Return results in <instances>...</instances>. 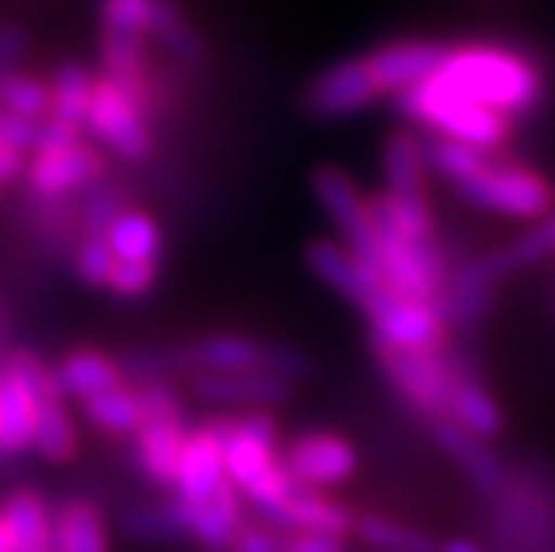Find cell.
I'll list each match as a JSON object with an SVG mask.
<instances>
[{
    "instance_id": "6da1fadb",
    "label": "cell",
    "mask_w": 555,
    "mask_h": 552,
    "mask_svg": "<svg viewBox=\"0 0 555 552\" xmlns=\"http://www.w3.org/2000/svg\"><path fill=\"white\" fill-rule=\"evenodd\" d=\"M430 79L483 108L509 115L516 126L541 115L552 87L545 62L509 40H448Z\"/></svg>"
},
{
    "instance_id": "7a4b0ae2",
    "label": "cell",
    "mask_w": 555,
    "mask_h": 552,
    "mask_svg": "<svg viewBox=\"0 0 555 552\" xmlns=\"http://www.w3.org/2000/svg\"><path fill=\"white\" fill-rule=\"evenodd\" d=\"M222 438L227 477L244 506L266 524H280L283 510L301 485L283 466V434L276 413H219L211 416Z\"/></svg>"
},
{
    "instance_id": "3957f363",
    "label": "cell",
    "mask_w": 555,
    "mask_h": 552,
    "mask_svg": "<svg viewBox=\"0 0 555 552\" xmlns=\"http://www.w3.org/2000/svg\"><path fill=\"white\" fill-rule=\"evenodd\" d=\"M395 115L405 126L420 129L423 137L455 140V144L477 147L483 155H509V144L519 129L509 115L483 108L463 93L444 90L430 76L409 93H401L395 101Z\"/></svg>"
},
{
    "instance_id": "277c9868",
    "label": "cell",
    "mask_w": 555,
    "mask_h": 552,
    "mask_svg": "<svg viewBox=\"0 0 555 552\" xmlns=\"http://www.w3.org/2000/svg\"><path fill=\"white\" fill-rule=\"evenodd\" d=\"M172 359L180 381L194 373H230V370H266L280 381L305 384L315 373V359L291 341L258 337L247 331H205L176 341Z\"/></svg>"
},
{
    "instance_id": "5b68a950",
    "label": "cell",
    "mask_w": 555,
    "mask_h": 552,
    "mask_svg": "<svg viewBox=\"0 0 555 552\" xmlns=\"http://www.w3.org/2000/svg\"><path fill=\"white\" fill-rule=\"evenodd\" d=\"M98 26L115 37L147 40L191 79L211 68V43L180 0H98Z\"/></svg>"
},
{
    "instance_id": "8992f818",
    "label": "cell",
    "mask_w": 555,
    "mask_h": 552,
    "mask_svg": "<svg viewBox=\"0 0 555 552\" xmlns=\"http://www.w3.org/2000/svg\"><path fill=\"white\" fill-rule=\"evenodd\" d=\"M466 208L505 222H545L555 213V183L538 166L513 155H488L483 166L452 191Z\"/></svg>"
},
{
    "instance_id": "52a82bcc",
    "label": "cell",
    "mask_w": 555,
    "mask_h": 552,
    "mask_svg": "<svg viewBox=\"0 0 555 552\" xmlns=\"http://www.w3.org/2000/svg\"><path fill=\"white\" fill-rule=\"evenodd\" d=\"M158 133L162 129L151 123L144 104L112 84L108 76L98 73L93 84L90 112H87V137L98 144L108 158H119L122 166H151L158 158Z\"/></svg>"
},
{
    "instance_id": "ba28073f",
    "label": "cell",
    "mask_w": 555,
    "mask_h": 552,
    "mask_svg": "<svg viewBox=\"0 0 555 552\" xmlns=\"http://www.w3.org/2000/svg\"><path fill=\"white\" fill-rule=\"evenodd\" d=\"M370 359L391 398H398V406H405V413L420 427L430 424V420H448V384H452L455 345L441 351L370 348Z\"/></svg>"
},
{
    "instance_id": "9c48e42d",
    "label": "cell",
    "mask_w": 555,
    "mask_h": 552,
    "mask_svg": "<svg viewBox=\"0 0 555 552\" xmlns=\"http://www.w3.org/2000/svg\"><path fill=\"white\" fill-rule=\"evenodd\" d=\"M380 104H387V93L376 84L365 51L326 62L301 87V112L312 123H326V126L351 123L365 112L380 108Z\"/></svg>"
},
{
    "instance_id": "30bf717a",
    "label": "cell",
    "mask_w": 555,
    "mask_h": 552,
    "mask_svg": "<svg viewBox=\"0 0 555 552\" xmlns=\"http://www.w3.org/2000/svg\"><path fill=\"white\" fill-rule=\"evenodd\" d=\"M365 348H391V351H441L455 345L441 301L412 298L401 291H387L373 312L362 316Z\"/></svg>"
},
{
    "instance_id": "8fae6325",
    "label": "cell",
    "mask_w": 555,
    "mask_h": 552,
    "mask_svg": "<svg viewBox=\"0 0 555 552\" xmlns=\"http://www.w3.org/2000/svg\"><path fill=\"white\" fill-rule=\"evenodd\" d=\"M309 191L315 197L319 213L334 227V238L348 244L351 252L362 255L373 266L376 252V216H373V197L362 191L359 180L340 166H315L309 176Z\"/></svg>"
},
{
    "instance_id": "7c38bea8",
    "label": "cell",
    "mask_w": 555,
    "mask_h": 552,
    "mask_svg": "<svg viewBox=\"0 0 555 552\" xmlns=\"http://www.w3.org/2000/svg\"><path fill=\"white\" fill-rule=\"evenodd\" d=\"M283 466L291 470V477L298 480L301 488H315V491H337L345 488L348 480L359 477L362 470V455L359 445L340 431L330 427H312V431H298L294 438L283 441Z\"/></svg>"
},
{
    "instance_id": "4fadbf2b",
    "label": "cell",
    "mask_w": 555,
    "mask_h": 552,
    "mask_svg": "<svg viewBox=\"0 0 555 552\" xmlns=\"http://www.w3.org/2000/svg\"><path fill=\"white\" fill-rule=\"evenodd\" d=\"M186 395L219 413H276L298 398V384L280 381L266 370L194 373L183 381Z\"/></svg>"
},
{
    "instance_id": "5bb4252c",
    "label": "cell",
    "mask_w": 555,
    "mask_h": 552,
    "mask_svg": "<svg viewBox=\"0 0 555 552\" xmlns=\"http://www.w3.org/2000/svg\"><path fill=\"white\" fill-rule=\"evenodd\" d=\"M502 287H505V280L499 277V269L491 266L488 252L452 258V269H448V280L441 291V309L448 316L452 334L455 337L477 334L494 316V309H499Z\"/></svg>"
},
{
    "instance_id": "9a60e30c",
    "label": "cell",
    "mask_w": 555,
    "mask_h": 552,
    "mask_svg": "<svg viewBox=\"0 0 555 552\" xmlns=\"http://www.w3.org/2000/svg\"><path fill=\"white\" fill-rule=\"evenodd\" d=\"M305 266H309V273L319 284L326 291H334V295L345 305H351L359 316L373 312L387 291H395L362 255H356L337 238H312L305 244Z\"/></svg>"
},
{
    "instance_id": "2e32d148",
    "label": "cell",
    "mask_w": 555,
    "mask_h": 552,
    "mask_svg": "<svg viewBox=\"0 0 555 552\" xmlns=\"http://www.w3.org/2000/svg\"><path fill=\"white\" fill-rule=\"evenodd\" d=\"M104 176H112L108 155H104L90 137H79L73 144L47 147V151H37V155H29L22 191L40 194V197H79L82 191H90L93 183H101Z\"/></svg>"
},
{
    "instance_id": "e0dca14e",
    "label": "cell",
    "mask_w": 555,
    "mask_h": 552,
    "mask_svg": "<svg viewBox=\"0 0 555 552\" xmlns=\"http://www.w3.org/2000/svg\"><path fill=\"white\" fill-rule=\"evenodd\" d=\"M15 216L26 238V248L47 262L51 269L73 262L76 241H79V208L76 197H40L18 187Z\"/></svg>"
},
{
    "instance_id": "ac0fdd59",
    "label": "cell",
    "mask_w": 555,
    "mask_h": 552,
    "mask_svg": "<svg viewBox=\"0 0 555 552\" xmlns=\"http://www.w3.org/2000/svg\"><path fill=\"white\" fill-rule=\"evenodd\" d=\"M423 434L480 499H494L505 488L513 466L494 441L477 438L466 427H459L455 420H430V424H423Z\"/></svg>"
},
{
    "instance_id": "d6986e66",
    "label": "cell",
    "mask_w": 555,
    "mask_h": 552,
    "mask_svg": "<svg viewBox=\"0 0 555 552\" xmlns=\"http://www.w3.org/2000/svg\"><path fill=\"white\" fill-rule=\"evenodd\" d=\"M380 194L409 205H434V172L427 158V137L401 123L380 144Z\"/></svg>"
},
{
    "instance_id": "ffe728a7",
    "label": "cell",
    "mask_w": 555,
    "mask_h": 552,
    "mask_svg": "<svg viewBox=\"0 0 555 552\" xmlns=\"http://www.w3.org/2000/svg\"><path fill=\"white\" fill-rule=\"evenodd\" d=\"M448 51V40L437 37H395L384 43H373L365 57L376 76V84L384 87L387 104H395L401 93H409L416 84H423Z\"/></svg>"
},
{
    "instance_id": "44dd1931",
    "label": "cell",
    "mask_w": 555,
    "mask_h": 552,
    "mask_svg": "<svg viewBox=\"0 0 555 552\" xmlns=\"http://www.w3.org/2000/svg\"><path fill=\"white\" fill-rule=\"evenodd\" d=\"M227 485H233V480L227 477L219 427H216V420H201V424H194L191 434H186L172 496L180 499L186 510H194L201 502L216 499Z\"/></svg>"
},
{
    "instance_id": "7402d4cb",
    "label": "cell",
    "mask_w": 555,
    "mask_h": 552,
    "mask_svg": "<svg viewBox=\"0 0 555 552\" xmlns=\"http://www.w3.org/2000/svg\"><path fill=\"white\" fill-rule=\"evenodd\" d=\"M448 420H455L459 427L494 445L505 434V409L499 395L491 391V384L480 377V370L459 348L452 359V384H448Z\"/></svg>"
},
{
    "instance_id": "603a6c76",
    "label": "cell",
    "mask_w": 555,
    "mask_h": 552,
    "mask_svg": "<svg viewBox=\"0 0 555 552\" xmlns=\"http://www.w3.org/2000/svg\"><path fill=\"white\" fill-rule=\"evenodd\" d=\"M115 531L137 545H191V531H186V510L172 491H162L155 499H137L119 510L115 516Z\"/></svg>"
},
{
    "instance_id": "cb8c5ba5",
    "label": "cell",
    "mask_w": 555,
    "mask_h": 552,
    "mask_svg": "<svg viewBox=\"0 0 555 552\" xmlns=\"http://www.w3.org/2000/svg\"><path fill=\"white\" fill-rule=\"evenodd\" d=\"M54 552H112V516L101 499L65 496L54 502Z\"/></svg>"
},
{
    "instance_id": "d4e9b609",
    "label": "cell",
    "mask_w": 555,
    "mask_h": 552,
    "mask_svg": "<svg viewBox=\"0 0 555 552\" xmlns=\"http://www.w3.org/2000/svg\"><path fill=\"white\" fill-rule=\"evenodd\" d=\"M40 398L22 381V373L0 359V455H26L37 438Z\"/></svg>"
},
{
    "instance_id": "484cf974",
    "label": "cell",
    "mask_w": 555,
    "mask_h": 552,
    "mask_svg": "<svg viewBox=\"0 0 555 552\" xmlns=\"http://www.w3.org/2000/svg\"><path fill=\"white\" fill-rule=\"evenodd\" d=\"M15 552H54V502L40 488L18 485L0 499Z\"/></svg>"
},
{
    "instance_id": "4316f807",
    "label": "cell",
    "mask_w": 555,
    "mask_h": 552,
    "mask_svg": "<svg viewBox=\"0 0 555 552\" xmlns=\"http://www.w3.org/2000/svg\"><path fill=\"white\" fill-rule=\"evenodd\" d=\"M54 373H57V384L68 402H87L93 395H104L112 387H122V367L115 359V351H104V348H73L65 351L62 359L54 362Z\"/></svg>"
},
{
    "instance_id": "83f0119b",
    "label": "cell",
    "mask_w": 555,
    "mask_h": 552,
    "mask_svg": "<svg viewBox=\"0 0 555 552\" xmlns=\"http://www.w3.org/2000/svg\"><path fill=\"white\" fill-rule=\"evenodd\" d=\"M351 542L365 552H437L441 535L387 510H359L356 527H351Z\"/></svg>"
},
{
    "instance_id": "f1b7e54d",
    "label": "cell",
    "mask_w": 555,
    "mask_h": 552,
    "mask_svg": "<svg viewBox=\"0 0 555 552\" xmlns=\"http://www.w3.org/2000/svg\"><path fill=\"white\" fill-rule=\"evenodd\" d=\"M115 262L129 266H155L165 262V227L140 205H129L126 213L115 216V222L104 230Z\"/></svg>"
},
{
    "instance_id": "f546056e",
    "label": "cell",
    "mask_w": 555,
    "mask_h": 552,
    "mask_svg": "<svg viewBox=\"0 0 555 552\" xmlns=\"http://www.w3.org/2000/svg\"><path fill=\"white\" fill-rule=\"evenodd\" d=\"M79 416H82V424L104 434V438L129 441L140 431V424H144V406H140L137 387L122 384V387H112V391L79 402Z\"/></svg>"
},
{
    "instance_id": "4dcf8cb0",
    "label": "cell",
    "mask_w": 555,
    "mask_h": 552,
    "mask_svg": "<svg viewBox=\"0 0 555 552\" xmlns=\"http://www.w3.org/2000/svg\"><path fill=\"white\" fill-rule=\"evenodd\" d=\"M491 266L499 269V277L509 284V280L530 273V269L545 266L548 258H555V233L552 222H530V227H519L513 238H505L502 244L488 248Z\"/></svg>"
},
{
    "instance_id": "1f68e13d",
    "label": "cell",
    "mask_w": 555,
    "mask_h": 552,
    "mask_svg": "<svg viewBox=\"0 0 555 552\" xmlns=\"http://www.w3.org/2000/svg\"><path fill=\"white\" fill-rule=\"evenodd\" d=\"M47 84H51V119L87 129V112H90L98 73H90L79 62H57L51 68V76H47Z\"/></svg>"
},
{
    "instance_id": "d6a6232c",
    "label": "cell",
    "mask_w": 555,
    "mask_h": 552,
    "mask_svg": "<svg viewBox=\"0 0 555 552\" xmlns=\"http://www.w3.org/2000/svg\"><path fill=\"white\" fill-rule=\"evenodd\" d=\"M33 452H37L40 460L54 463V466L76 460V452H79V427H76L73 402H68V398H47V402H40Z\"/></svg>"
},
{
    "instance_id": "836d02e7",
    "label": "cell",
    "mask_w": 555,
    "mask_h": 552,
    "mask_svg": "<svg viewBox=\"0 0 555 552\" xmlns=\"http://www.w3.org/2000/svg\"><path fill=\"white\" fill-rule=\"evenodd\" d=\"M0 112L29 123L51 119V84H47V76L29 73V68L0 76Z\"/></svg>"
},
{
    "instance_id": "e575fe53",
    "label": "cell",
    "mask_w": 555,
    "mask_h": 552,
    "mask_svg": "<svg viewBox=\"0 0 555 552\" xmlns=\"http://www.w3.org/2000/svg\"><path fill=\"white\" fill-rule=\"evenodd\" d=\"M115 359H119L126 384H133V387H144V384H183L169 345H129L122 351H115Z\"/></svg>"
},
{
    "instance_id": "d590c367",
    "label": "cell",
    "mask_w": 555,
    "mask_h": 552,
    "mask_svg": "<svg viewBox=\"0 0 555 552\" xmlns=\"http://www.w3.org/2000/svg\"><path fill=\"white\" fill-rule=\"evenodd\" d=\"M112 266H115V255L108 248V238L98 230H82L79 241H76L73 262H68V269L76 273L79 284L90 287V291H104L108 287Z\"/></svg>"
},
{
    "instance_id": "8d00e7d4",
    "label": "cell",
    "mask_w": 555,
    "mask_h": 552,
    "mask_svg": "<svg viewBox=\"0 0 555 552\" xmlns=\"http://www.w3.org/2000/svg\"><path fill=\"white\" fill-rule=\"evenodd\" d=\"M158 280H162V269H155V266L115 262L104 295H112L115 301H140V298H147L151 291L158 287Z\"/></svg>"
},
{
    "instance_id": "74e56055",
    "label": "cell",
    "mask_w": 555,
    "mask_h": 552,
    "mask_svg": "<svg viewBox=\"0 0 555 552\" xmlns=\"http://www.w3.org/2000/svg\"><path fill=\"white\" fill-rule=\"evenodd\" d=\"M283 535L280 527L258 521V516H247V524L233 538L230 552H283Z\"/></svg>"
},
{
    "instance_id": "f35d334b",
    "label": "cell",
    "mask_w": 555,
    "mask_h": 552,
    "mask_svg": "<svg viewBox=\"0 0 555 552\" xmlns=\"http://www.w3.org/2000/svg\"><path fill=\"white\" fill-rule=\"evenodd\" d=\"M29 54V33L22 22L15 18H4L0 22V76L8 73H18L22 62Z\"/></svg>"
},
{
    "instance_id": "ab89813d",
    "label": "cell",
    "mask_w": 555,
    "mask_h": 552,
    "mask_svg": "<svg viewBox=\"0 0 555 552\" xmlns=\"http://www.w3.org/2000/svg\"><path fill=\"white\" fill-rule=\"evenodd\" d=\"M359 545L348 535H287L283 552H356Z\"/></svg>"
},
{
    "instance_id": "60d3db41",
    "label": "cell",
    "mask_w": 555,
    "mask_h": 552,
    "mask_svg": "<svg viewBox=\"0 0 555 552\" xmlns=\"http://www.w3.org/2000/svg\"><path fill=\"white\" fill-rule=\"evenodd\" d=\"M29 169V155L11 144H0V191H11V187H22Z\"/></svg>"
},
{
    "instance_id": "b9f144b4",
    "label": "cell",
    "mask_w": 555,
    "mask_h": 552,
    "mask_svg": "<svg viewBox=\"0 0 555 552\" xmlns=\"http://www.w3.org/2000/svg\"><path fill=\"white\" fill-rule=\"evenodd\" d=\"M437 552H488V545L477 535H444L437 542Z\"/></svg>"
},
{
    "instance_id": "7bdbcfd3",
    "label": "cell",
    "mask_w": 555,
    "mask_h": 552,
    "mask_svg": "<svg viewBox=\"0 0 555 552\" xmlns=\"http://www.w3.org/2000/svg\"><path fill=\"white\" fill-rule=\"evenodd\" d=\"M0 552H15V542H11V531H8L4 516H0Z\"/></svg>"
},
{
    "instance_id": "ee69618b",
    "label": "cell",
    "mask_w": 555,
    "mask_h": 552,
    "mask_svg": "<svg viewBox=\"0 0 555 552\" xmlns=\"http://www.w3.org/2000/svg\"><path fill=\"white\" fill-rule=\"evenodd\" d=\"M480 4H494V8H505V4H513V0H480Z\"/></svg>"
},
{
    "instance_id": "f6af8a7d",
    "label": "cell",
    "mask_w": 555,
    "mask_h": 552,
    "mask_svg": "<svg viewBox=\"0 0 555 552\" xmlns=\"http://www.w3.org/2000/svg\"><path fill=\"white\" fill-rule=\"evenodd\" d=\"M548 222H552V233H555V213H552V219H548Z\"/></svg>"
},
{
    "instance_id": "bcb514c9",
    "label": "cell",
    "mask_w": 555,
    "mask_h": 552,
    "mask_svg": "<svg viewBox=\"0 0 555 552\" xmlns=\"http://www.w3.org/2000/svg\"><path fill=\"white\" fill-rule=\"evenodd\" d=\"M0 205H4V191H0Z\"/></svg>"
}]
</instances>
